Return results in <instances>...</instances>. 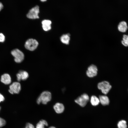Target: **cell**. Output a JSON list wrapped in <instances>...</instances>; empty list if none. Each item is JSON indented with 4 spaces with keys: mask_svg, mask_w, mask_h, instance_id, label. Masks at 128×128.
Segmentation results:
<instances>
[{
    "mask_svg": "<svg viewBox=\"0 0 128 128\" xmlns=\"http://www.w3.org/2000/svg\"><path fill=\"white\" fill-rule=\"evenodd\" d=\"M5 39V37L4 35L2 33H0V42H3Z\"/></svg>",
    "mask_w": 128,
    "mask_h": 128,
    "instance_id": "21",
    "label": "cell"
},
{
    "mask_svg": "<svg viewBox=\"0 0 128 128\" xmlns=\"http://www.w3.org/2000/svg\"><path fill=\"white\" fill-rule=\"evenodd\" d=\"M39 12V6L37 5H36L29 10L27 14V17L30 19L38 18H39L38 14Z\"/></svg>",
    "mask_w": 128,
    "mask_h": 128,
    "instance_id": "3",
    "label": "cell"
},
{
    "mask_svg": "<svg viewBox=\"0 0 128 128\" xmlns=\"http://www.w3.org/2000/svg\"><path fill=\"white\" fill-rule=\"evenodd\" d=\"M97 87L99 89L101 90L103 93L105 95L108 93L112 87L109 82L106 81L98 83Z\"/></svg>",
    "mask_w": 128,
    "mask_h": 128,
    "instance_id": "2",
    "label": "cell"
},
{
    "mask_svg": "<svg viewBox=\"0 0 128 128\" xmlns=\"http://www.w3.org/2000/svg\"><path fill=\"white\" fill-rule=\"evenodd\" d=\"M97 67L94 65L92 64L88 67L86 72V74L89 77H93L97 75Z\"/></svg>",
    "mask_w": 128,
    "mask_h": 128,
    "instance_id": "8",
    "label": "cell"
},
{
    "mask_svg": "<svg viewBox=\"0 0 128 128\" xmlns=\"http://www.w3.org/2000/svg\"><path fill=\"white\" fill-rule=\"evenodd\" d=\"M11 54L14 57V60L17 63L22 62L24 58L23 53L18 49H16L11 51Z\"/></svg>",
    "mask_w": 128,
    "mask_h": 128,
    "instance_id": "4",
    "label": "cell"
},
{
    "mask_svg": "<svg viewBox=\"0 0 128 128\" xmlns=\"http://www.w3.org/2000/svg\"><path fill=\"white\" fill-rule=\"evenodd\" d=\"M42 2H44L46 1L47 0H40Z\"/></svg>",
    "mask_w": 128,
    "mask_h": 128,
    "instance_id": "25",
    "label": "cell"
},
{
    "mask_svg": "<svg viewBox=\"0 0 128 128\" xmlns=\"http://www.w3.org/2000/svg\"><path fill=\"white\" fill-rule=\"evenodd\" d=\"M1 107L0 106V110H1Z\"/></svg>",
    "mask_w": 128,
    "mask_h": 128,
    "instance_id": "27",
    "label": "cell"
},
{
    "mask_svg": "<svg viewBox=\"0 0 128 128\" xmlns=\"http://www.w3.org/2000/svg\"><path fill=\"white\" fill-rule=\"evenodd\" d=\"M42 27L43 30L45 31H48L51 28V21L49 20H44L41 22Z\"/></svg>",
    "mask_w": 128,
    "mask_h": 128,
    "instance_id": "11",
    "label": "cell"
},
{
    "mask_svg": "<svg viewBox=\"0 0 128 128\" xmlns=\"http://www.w3.org/2000/svg\"><path fill=\"white\" fill-rule=\"evenodd\" d=\"M3 4L1 2H0V11L3 9Z\"/></svg>",
    "mask_w": 128,
    "mask_h": 128,
    "instance_id": "24",
    "label": "cell"
},
{
    "mask_svg": "<svg viewBox=\"0 0 128 128\" xmlns=\"http://www.w3.org/2000/svg\"><path fill=\"white\" fill-rule=\"evenodd\" d=\"M9 92L11 94H18L21 91V87L20 84L17 82H13L9 87Z\"/></svg>",
    "mask_w": 128,
    "mask_h": 128,
    "instance_id": "7",
    "label": "cell"
},
{
    "mask_svg": "<svg viewBox=\"0 0 128 128\" xmlns=\"http://www.w3.org/2000/svg\"><path fill=\"white\" fill-rule=\"evenodd\" d=\"M100 102L101 104L103 105H108L110 102L108 97L105 95H100L99 96Z\"/></svg>",
    "mask_w": 128,
    "mask_h": 128,
    "instance_id": "14",
    "label": "cell"
},
{
    "mask_svg": "<svg viewBox=\"0 0 128 128\" xmlns=\"http://www.w3.org/2000/svg\"><path fill=\"white\" fill-rule=\"evenodd\" d=\"M118 30L120 32H125L128 28L127 24L125 21H121L118 24Z\"/></svg>",
    "mask_w": 128,
    "mask_h": 128,
    "instance_id": "13",
    "label": "cell"
},
{
    "mask_svg": "<svg viewBox=\"0 0 128 128\" xmlns=\"http://www.w3.org/2000/svg\"><path fill=\"white\" fill-rule=\"evenodd\" d=\"M122 39V44L124 46H128V35H123Z\"/></svg>",
    "mask_w": 128,
    "mask_h": 128,
    "instance_id": "19",
    "label": "cell"
},
{
    "mask_svg": "<svg viewBox=\"0 0 128 128\" xmlns=\"http://www.w3.org/2000/svg\"><path fill=\"white\" fill-rule=\"evenodd\" d=\"M17 79L18 82L21 80H25L29 77V74L26 71L23 70L19 71L16 75Z\"/></svg>",
    "mask_w": 128,
    "mask_h": 128,
    "instance_id": "9",
    "label": "cell"
},
{
    "mask_svg": "<svg viewBox=\"0 0 128 128\" xmlns=\"http://www.w3.org/2000/svg\"><path fill=\"white\" fill-rule=\"evenodd\" d=\"M6 123L5 120L3 119L0 117V128L5 126Z\"/></svg>",
    "mask_w": 128,
    "mask_h": 128,
    "instance_id": "20",
    "label": "cell"
},
{
    "mask_svg": "<svg viewBox=\"0 0 128 128\" xmlns=\"http://www.w3.org/2000/svg\"><path fill=\"white\" fill-rule=\"evenodd\" d=\"M48 124L47 122L45 120H42L37 124L36 128H45V126H47Z\"/></svg>",
    "mask_w": 128,
    "mask_h": 128,
    "instance_id": "18",
    "label": "cell"
},
{
    "mask_svg": "<svg viewBox=\"0 0 128 128\" xmlns=\"http://www.w3.org/2000/svg\"><path fill=\"white\" fill-rule=\"evenodd\" d=\"M49 128H55L54 127L52 126V127H50Z\"/></svg>",
    "mask_w": 128,
    "mask_h": 128,
    "instance_id": "26",
    "label": "cell"
},
{
    "mask_svg": "<svg viewBox=\"0 0 128 128\" xmlns=\"http://www.w3.org/2000/svg\"><path fill=\"white\" fill-rule=\"evenodd\" d=\"M90 102L92 105L96 106L99 104L100 102L98 98L95 96H92L91 98Z\"/></svg>",
    "mask_w": 128,
    "mask_h": 128,
    "instance_id": "16",
    "label": "cell"
},
{
    "mask_svg": "<svg viewBox=\"0 0 128 128\" xmlns=\"http://www.w3.org/2000/svg\"><path fill=\"white\" fill-rule=\"evenodd\" d=\"M53 108L55 112L58 114L62 113L64 109L63 105L62 103H56L54 105Z\"/></svg>",
    "mask_w": 128,
    "mask_h": 128,
    "instance_id": "12",
    "label": "cell"
},
{
    "mask_svg": "<svg viewBox=\"0 0 128 128\" xmlns=\"http://www.w3.org/2000/svg\"><path fill=\"white\" fill-rule=\"evenodd\" d=\"M0 81L5 85H8L11 82V78L10 75L7 73H5L1 76Z\"/></svg>",
    "mask_w": 128,
    "mask_h": 128,
    "instance_id": "10",
    "label": "cell"
},
{
    "mask_svg": "<svg viewBox=\"0 0 128 128\" xmlns=\"http://www.w3.org/2000/svg\"><path fill=\"white\" fill-rule=\"evenodd\" d=\"M38 45V43L36 40L33 39H30L26 42L25 46L27 49L32 51L36 49Z\"/></svg>",
    "mask_w": 128,
    "mask_h": 128,
    "instance_id": "5",
    "label": "cell"
},
{
    "mask_svg": "<svg viewBox=\"0 0 128 128\" xmlns=\"http://www.w3.org/2000/svg\"><path fill=\"white\" fill-rule=\"evenodd\" d=\"M70 34L69 33L63 35L60 38L61 41L64 44H69L70 39Z\"/></svg>",
    "mask_w": 128,
    "mask_h": 128,
    "instance_id": "15",
    "label": "cell"
},
{
    "mask_svg": "<svg viewBox=\"0 0 128 128\" xmlns=\"http://www.w3.org/2000/svg\"><path fill=\"white\" fill-rule=\"evenodd\" d=\"M51 99V94L49 91H45L42 92L38 97L37 100V104L41 103L44 104H46L50 101Z\"/></svg>",
    "mask_w": 128,
    "mask_h": 128,
    "instance_id": "1",
    "label": "cell"
},
{
    "mask_svg": "<svg viewBox=\"0 0 128 128\" xmlns=\"http://www.w3.org/2000/svg\"><path fill=\"white\" fill-rule=\"evenodd\" d=\"M89 100V97L87 94L84 93L78 97L75 100L76 103L82 107L86 105Z\"/></svg>",
    "mask_w": 128,
    "mask_h": 128,
    "instance_id": "6",
    "label": "cell"
},
{
    "mask_svg": "<svg viewBox=\"0 0 128 128\" xmlns=\"http://www.w3.org/2000/svg\"><path fill=\"white\" fill-rule=\"evenodd\" d=\"M25 128H35L34 126L31 124L30 123H27Z\"/></svg>",
    "mask_w": 128,
    "mask_h": 128,
    "instance_id": "22",
    "label": "cell"
},
{
    "mask_svg": "<svg viewBox=\"0 0 128 128\" xmlns=\"http://www.w3.org/2000/svg\"><path fill=\"white\" fill-rule=\"evenodd\" d=\"M117 126L118 128H127V122L124 120H121L118 122Z\"/></svg>",
    "mask_w": 128,
    "mask_h": 128,
    "instance_id": "17",
    "label": "cell"
},
{
    "mask_svg": "<svg viewBox=\"0 0 128 128\" xmlns=\"http://www.w3.org/2000/svg\"><path fill=\"white\" fill-rule=\"evenodd\" d=\"M5 100V98L4 96L0 93V102L3 101Z\"/></svg>",
    "mask_w": 128,
    "mask_h": 128,
    "instance_id": "23",
    "label": "cell"
}]
</instances>
